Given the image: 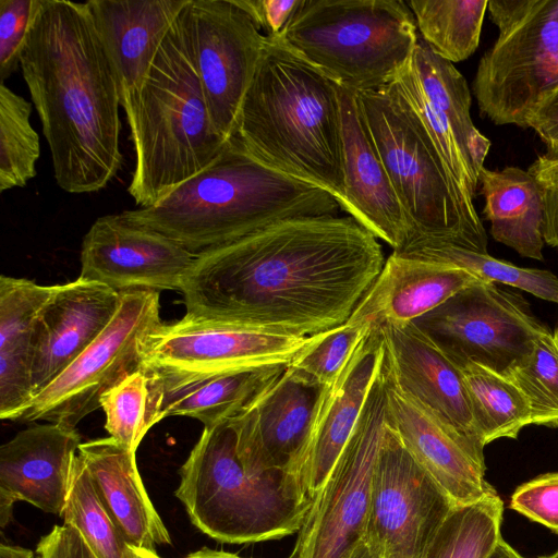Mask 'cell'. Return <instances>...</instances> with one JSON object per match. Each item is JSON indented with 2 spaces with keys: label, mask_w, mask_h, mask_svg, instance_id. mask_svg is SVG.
<instances>
[{
  "label": "cell",
  "mask_w": 558,
  "mask_h": 558,
  "mask_svg": "<svg viewBox=\"0 0 558 558\" xmlns=\"http://www.w3.org/2000/svg\"><path fill=\"white\" fill-rule=\"evenodd\" d=\"M384 372L388 425L453 506L475 504L496 492L485 480L484 450L400 388L385 364Z\"/></svg>",
  "instance_id": "cell-17"
},
{
  "label": "cell",
  "mask_w": 558,
  "mask_h": 558,
  "mask_svg": "<svg viewBox=\"0 0 558 558\" xmlns=\"http://www.w3.org/2000/svg\"><path fill=\"white\" fill-rule=\"evenodd\" d=\"M278 39L355 93L389 85L418 43L414 15L402 0H303Z\"/></svg>",
  "instance_id": "cell-7"
},
{
  "label": "cell",
  "mask_w": 558,
  "mask_h": 558,
  "mask_svg": "<svg viewBox=\"0 0 558 558\" xmlns=\"http://www.w3.org/2000/svg\"><path fill=\"white\" fill-rule=\"evenodd\" d=\"M478 185L493 239L522 257L543 260L545 204L535 177L514 166L501 170L484 167Z\"/></svg>",
  "instance_id": "cell-29"
},
{
  "label": "cell",
  "mask_w": 558,
  "mask_h": 558,
  "mask_svg": "<svg viewBox=\"0 0 558 558\" xmlns=\"http://www.w3.org/2000/svg\"><path fill=\"white\" fill-rule=\"evenodd\" d=\"M38 558H71L69 526L56 525L37 545Z\"/></svg>",
  "instance_id": "cell-46"
},
{
  "label": "cell",
  "mask_w": 558,
  "mask_h": 558,
  "mask_svg": "<svg viewBox=\"0 0 558 558\" xmlns=\"http://www.w3.org/2000/svg\"><path fill=\"white\" fill-rule=\"evenodd\" d=\"M348 558H381V555L376 546L365 537L353 548Z\"/></svg>",
  "instance_id": "cell-48"
},
{
  "label": "cell",
  "mask_w": 558,
  "mask_h": 558,
  "mask_svg": "<svg viewBox=\"0 0 558 558\" xmlns=\"http://www.w3.org/2000/svg\"><path fill=\"white\" fill-rule=\"evenodd\" d=\"M414 323L458 366L473 362L502 376L549 331L521 294L485 281L462 289Z\"/></svg>",
  "instance_id": "cell-12"
},
{
  "label": "cell",
  "mask_w": 558,
  "mask_h": 558,
  "mask_svg": "<svg viewBox=\"0 0 558 558\" xmlns=\"http://www.w3.org/2000/svg\"><path fill=\"white\" fill-rule=\"evenodd\" d=\"M409 66L425 97L448 119L481 173L492 144L473 123L472 97L464 76L420 39Z\"/></svg>",
  "instance_id": "cell-30"
},
{
  "label": "cell",
  "mask_w": 558,
  "mask_h": 558,
  "mask_svg": "<svg viewBox=\"0 0 558 558\" xmlns=\"http://www.w3.org/2000/svg\"><path fill=\"white\" fill-rule=\"evenodd\" d=\"M384 359V339L373 325L336 379L320 389L295 464V474L312 499L348 444Z\"/></svg>",
  "instance_id": "cell-18"
},
{
  "label": "cell",
  "mask_w": 558,
  "mask_h": 558,
  "mask_svg": "<svg viewBox=\"0 0 558 558\" xmlns=\"http://www.w3.org/2000/svg\"><path fill=\"white\" fill-rule=\"evenodd\" d=\"M505 377L526 399L533 425L558 427V348L550 331L541 335L531 353Z\"/></svg>",
  "instance_id": "cell-39"
},
{
  "label": "cell",
  "mask_w": 558,
  "mask_h": 558,
  "mask_svg": "<svg viewBox=\"0 0 558 558\" xmlns=\"http://www.w3.org/2000/svg\"><path fill=\"white\" fill-rule=\"evenodd\" d=\"M61 515L64 524L80 532L97 558H132L131 547L104 507L78 453Z\"/></svg>",
  "instance_id": "cell-38"
},
{
  "label": "cell",
  "mask_w": 558,
  "mask_h": 558,
  "mask_svg": "<svg viewBox=\"0 0 558 558\" xmlns=\"http://www.w3.org/2000/svg\"><path fill=\"white\" fill-rule=\"evenodd\" d=\"M196 254L169 236L130 221L123 213L98 217L81 246L84 280L123 293L179 290Z\"/></svg>",
  "instance_id": "cell-15"
},
{
  "label": "cell",
  "mask_w": 558,
  "mask_h": 558,
  "mask_svg": "<svg viewBox=\"0 0 558 558\" xmlns=\"http://www.w3.org/2000/svg\"><path fill=\"white\" fill-rule=\"evenodd\" d=\"M160 325L159 292L121 293L119 308L102 332L13 422L46 421L76 427L100 408L108 390L145 367V341Z\"/></svg>",
  "instance_id": "cell-10"
},
{
  "label": "cell",
  "mask_w": 558,
  "mask_h": 558,
  "mask_svg": "<svg viewBox=\"0 0 558 558\" xmlns=\"http://www.w3.org/2000/svg\"><path fill=\"white\" fill-rule=\"evenodd\" d=\"M68 526L70 532L71 558H97L80 532L71 525Z\"/></svg>",
  "instance_id": "cell-47"
},
{
  "label": "cell",
  "mask_w": 558,
  "mask_h": 558,
  "mask_svg": "<svg viewBox=\"0 0 558 558\" xmlns=\"http://www.w3.org/2000/svg\"><path fill=\"white\" fill-rule=\"evenodd\" d=\"M180 19L213 124L228 141L268 37L234 0H189Z\"/></svg>",
  "instance_id": "cell-13"
},
{
  "label": "cell",
  "mask_w": 558,
  "mask_h": 558,
  "mask_svg": "<svg viewBox=\"0 0 558 558\" xmlns=\"http://www.w3.org/2000/svg\"><path fill=\"white\" fill-rule=\"evenodd\" d=\"M553 337H554L555 343H556V345L558 348V325H557V327H556V329H555V331L553 333Z\"/></svg>",
  "instance_id": "cell-54"
},
{
  "label": "cell",
  "mask_w": 558,
  "mask_h": 558,
  "mask_svg": "<svg viewBox=\"0 0 558 558\" xmlns=\"http://www.w3.org/2000/svg\"><path fill=\"white\" fill-rule=\"evenodd\" d=\"M340 101L344 208L373 235L395 251L413 235L411 223L364 123L357 94L338 85Z\"/></svg>",
  "instance_id": "cell-22"
},
{
  "label": "cell",
  "mask_w": 558,
  "mask_h": 558,
  "mask_svg": "<svg viewBox=\"0 0 558 558\" xmlns=\"http://www.w3.org/2000/svg\"><path fill=\"white\" fill-rule=\"evenodd\" d=\"M54 286L0 277V417L14 421L33 399L36 317Z\"/></svg>",
  "instance_id": "cell-28"
},
{
  "label": "cell",
  "mask_w": 558,
  "mask_h": 558,
  "mask_svg": "<svg viewBox=\"0 0 558 558\" xmlns=\"http://www.w3.org/2000/svg\"><path fill=\"white\" fill-rule=\"evenodd\" d=\"M543 156L550 160H558V146L548 148Z\"/></svg>",
  "instance_id": "cell-53"
},
{
  "label": "cell",
  "mask_w": 558,
  "mask_h": 558,
  "mask_svg": "<svg viewBox=\"0 0 558 558\" xmlns=\"http://www.w3.org/2000/svg\"><path fill=\"white\" fill-rule=\"evenodd\" d=\"M340 209L331 194L271 168L232 136L215 160L156 204L122 213L198 254L280 220Z\"/></svg>",
  "instance_id": "cell-4"
},
{
  "label": "cell",
  "mask_w": 558,
  "mask_h": 558,
  "mask_svg": "<svg viewBox=\"0 0 558 558\" xmlns=\"http://www.w3.org/2000/svg\"><path fill=\"white\" fill-rule=\"evenodd\" d=\"M175 496L193 525L227 544L295 534L312 498L293 474L241 461L229 421L204 430L179 471Z\"/></svg>",
  "instance_id": "cell-6"
},
{
  "label": "cell",
  "mask_w": 558,
  "mask_h": 558,
  "mask_svg": "<svg viewBox=\"0 0 558 558\" xmlns=\"http://www.w3.org/2000/svg\"><path fill=\"white\" fill-rule=\"evenodd\" d=\"M233 136L271 168L331 194L343 210L338 85L278 38L268 37Z\"/></svg>",
  "instance_id": "cell-3"
},
{
  "label": "cell",
  "mask_w": 558,
  "mask_h": 558,
  "mask_svg": "<svg viewBox=\"0 0 558 558\" xmlns=\"http://www.w3.org/2000/svg\"><path fill=\"white\" fill-rule=\"evenodd\" d=\"M389 85L405 101L430 140L461 196L468 219L475 229L486 232L474 205L480 172L450 122L425 97L409 63Z\"/></svg>",
  "instance_id": "cell-31"
},
{
  "label": "cell",
  "mask_w": 558,
  "mask_h": 558,
  "mask_svg": "<svg viewBox=\"0 0 558 558\" xmlns=\"http://www.w3.org/2000/svg\"><path fill=\"white\" fill-rule=\"evenodd\" d=\"M498 37L480 59L473 93L497 125L527 119L558 86V0H488Z\"/></svg>",
  "instance_id": "cell-9"
},
{
  "label": "cell",
  "mask_w": 558,
  "mask_h": 558,
  "mask_svg": "<svg viewBox=\"0 0 558 558\" xmlns=\"http://www.w3.org/2000/svg\"><path fill=\"white\" fill-rule=\"evenodd\" d=\"M76 427L36 424L0 448V525L11 520L16 501L61 515L81 445Z\"/></svg>",
  "instance_id": "cell-19"
},
{
  "label": "cell",
  "mask_w": 558,
  "mask_h": 558,
  "mask_svg": "<svg viewBox=\"0 0 558 558\" xmlns=\"http://www.w3.org/2000/svg\"><path fill=\"white\" fill-rule=\"evenodd\" d=\"M77 453L130 547L156 553L158 545H171L169 532L142 482L134 451L106 437L82 442Z\"/></svg>",
  "instance_id": "cell-26"
},
{
  "label": "cell",
  "mask_w": 558,
  "mask_h": 558,
  "mask_svg": "<svg viewBox=\"0 0 558 558\" xmlns=\"http://www.w3.org/2000/svg\"><path fill=\"white\" fill-rule=\"evenodd\" d=\"M453 508L386 423L365 536L381 558H421Z\"/></svg>",
  "instance_id": "cell-14"
},
{
  "label": "cell",
  "mask_w": 558,
  "mask_h": 558,
  "mask_svg": "<svg viewBox=\"0 0 558 558\" xmlns=\"http://www.w3.org/2000/svg\"><path fill=\"white\" fill-rule=\"evenodd\" d=\"M509 507L558 534V472L538 475L518 486Z\"/></svg>",
  "instance_id": "cell-42"
},
{
  "label": "cell",
  "mask_w": 558,
  "mask_h": 558,
  "mask_svg": "<svg viewBox=\"0 0 558 558\" xmlns=\"http://www.w3.org/2000/svg\"><path fill=\"white\" fill-rule=\"evenodd\" d=\"M373 325L344 323L308 338L287 364L294 374L320 388L339 375L356 345Z\"/></svg>",
  "instance_id": "cell-40"
},
{
  "label": "cell",
  "mask_w": 558,
  "mask_h": 558,
  "mask_svg": "<svg viewBox=\"0 0 558 558\" xmlns=\"http://www.w3.org/2000/svg\"><path fill=\"white\" fill-rule=\"evenodd\" d=\"M41 0H0V78L20 68V58Z\"/></svg>",
  "instance_id": "cell-41"
},
{
  "label": "cell",
  "mask_w": 558,
  "mask_h": 558,
  "mask_svg": "<svg viewBox=\"0 0 558 558\" xmlns=\"http://www.w3.org/2000/svg\"><path fill=\"white\" fill-rule=\"evenodd\" d=\"M33 104L0 83V192L25 187L36 174L39 135L31 123Z\"/></svg>",
  "instance_id": "cell-37"
},
{
  "label": "cell",
  "mask_w": 558,
  "mask_h": 558,
  "mask_svg": "<svg viewBox=\"0 0 558 558\" xmlns=\"http://www.w3.org/2000/svg\"><path fill=\"white\" fill-rule=\"evenodd\" d=\"M189 0H89L86 3L128 117L158 50Z\"/></svg>",
  "instance_id": "cell-23"
},
{
  "label": "cell",
  "mask_w": 558,
  "mask_h": 558,
  "mask_svg": "<svg viewBox=\"0 0 558 558\" xmlns=\"http://www.w3.org/2000/svg\"><path fill=\"white\" fill-rule=\"evenodd\" d=\"M504 502L496 492L454 507L421 558H486L501 537Z\"/></svg>",
  "instance_id": "cell-36"
},
{
  "label": "cell",
  "mask_w": 558,
  "mask_h": 558,
  "mask_svg": "<svg viewBox=\"0 0 558 558\" xmlns=\"http://www.w3.org/2000/svg\"><path fill=\"white\" fill-rule=\"evenodd\" d=\"M120 301L121 293L80 277L54 286L35 323L33 398L102 332L116 315Z\"/></svg>",
  "instance_id": "cell-20"
},
{
  "label": "cell",
  "mask_w": 558,
  "mask_h": 558,
  "mask_svg": "<svg viewBox=\"0 0 558 558\" xmlns=\"http://www.w3.org/2000/svg\"><path fill=\"white\" fill-rule=\"evenodd\" d=\"M125 118L135 155L128 192L140 207L202 171L229 141L213 124L180 15Z\"/></svg>",
  "instance_id": "cell-5"
},
{
  "label": "cell",
  "mask_w": 558,
  "mask_h": 558,
  "mask_svg": "<svg viewBox=\"0 0 558 558\" xmlns=\"http://www.w3.org/2000/svg\"><path fill=\"white\" fill-rule=\"evenodd\" d=\"M386 402L383 363L348 444L312 499L290 558H348L365 538Z\"/></svg>",
  "instance_id": "cell-11"
},
{
  "label": "cell",
  "mask_w": 558,
  "mask_h": 558,
  "mask_svg": "<svg viewBox=\"0 0 558 558\" xmlns=\"http://www.w3.org/2000/svg\"><path fill=\"white\" fill-rule=\"evenodd\" d=\"M384 264L351 216L290 218L196 254L180 292L187 316L311 337L347 323Z\"/></svg>",
  "instance_id": "cell-1"
},
{
  "label": "cell",
  "mask_w": 558,
  "mask_h": 558,
  "mask_svg": "<svg viewBox=\"0 0 558 558\" xmlns=\"http://www.w3.org/2000/svg\"><path fill=\"white\" fill-rule=\"evenodd\" d=\"M267 37L278 38L286 31L303 0H234Z\"/></svg>",
  "instance_id": "cell-43"
},
{
  "label": "cell",
  "mask_w": 558,
  "mask_h": 558,
  "mask_svg": "<svg viewBox=\"0 0 558 558\" xmlns=\"http://www.w3.org/2000/svg\"><path fill=\"white\" fill-rule=\"evenodd\" d=\"M486 558H524L500 537Z\"/></svg>",
  "instance_id": "cell-49"
},
{
  "label": "cell",
  "mask_w": 558,
  "mask_h": 558,
  "mask_svg": "<svg viewBox=\"0 0 558 558\" xmlns=\"http://www.w3.org/2000/svg\"><path fill=\"white\" fill-rule=\"evenodd\" d=\"M535 179L542 187L545 204L544 241L558 248V179Z\"/></svg>",
  "instance_id": "cell-45"
},
{
  "label": "cell",
  "mask_w": 558,
  "mask_h": 558,
  "mask_svg": "<svg viewBox=\"0 0 558 558\" xmlns=\"http://www.w3.org/2000/svg\"><path fill=\"white\" fill-rule=\"evenodd\" d=\"M538 558H558V549L555 553L550 554V555L541 556Z\"/></svg>",
  "instance_id": "cell-55"
},
{
  "label": "cell",
  "mask_w": 558,
  "mask_h": 558,
  "mask_svg": "<svg viewBox=\"0 0 558 558\" xmlns=\"http://www.w3.org/2000/svg\"><path fill=\"white\" fill-rule=\"evenodd\" d=\"M184 558H244L235 554L222 551V550H215L210 549L208 547H203L194 553H191L190 555L185 556Z\"/></svg>",
  "instance_id": "cell-51"
},
{
  "label": "cell",
  "mask_w": 558,
  "mask_h": 558,
  "mask_svg": "<svg viewBox=\"0 0 558 558\" xmlns=\"http://www.w3.org/2000/svg\"><path fill=\"white\" fill-rule=\"evenodd\" d=\"M20 69L58 186L71 194L105 189L123 165L121 101L86 3L41 0Z\"/></svg>",
  "instance_id": "cell-2"
},
{
  "label": "cell",
  "mask_w": 558,
  "mask_h": 558,
  "mask_svg": "<svg viewBox=\"0 0 558 558\" xmlns=\"http://www.w3.org/2000/svg\"><path fill=\"white\" fill-rule=\"evenodd\" d=\"M459 367L483 447L500 438L517 439L525 426L533 424L529 403L511 380L477 363Z\"/></svg>",
  "instance_id": "cell-33"
},
{
  "label": "cell",
  "mask_w": 558,
  "mask_h": 558,
  "mask_svg": "<svg viewBox=\"0 0 558 558\" xmlns=\"http://www.w3.org/2000/svg\"><path fill=\"white\" fill-rule=\"evenodd\" d=\"M308 338L185 315L170 324L161 323L149 333L144 364L174 372L287 365Z\"/></svg>",
  "instance_id": "cell-16"
},
{
  "label": "cell",
  "mask_w": 558,
  "mask_h": 558,
  "mask_svg": "<svg viewBox=\"0 0 558 558\" xmlns=\"http://www.w3.org/2000/svg\"><path fill=\"white\" fill-rule=\"evenodd\" d=\"M132 558H160L157 553L131 547Z\"/></svg>",
  "instance_id": "cell-52"
},
{
  "label": "cell",
  "mask_w": 558,
  "mask_h": 558,
  "mask_svg": "<svg viewBox=\"0 0 558 558\" xmlns=\"http://www.w3.org/2000/svg\"><path fill=\"white\" fill-rule=\"evenodd\" d=\"M546 148L558 146V86L548 92L527 119Z\"/></svg>",
  "instance_id": "cell-44"
},
{
  "label": "cell",
  "mask_w": 558,
  "mask_h": 558,
  "mask_svg": "<svg viewBox=\"0 0 558 558\" xmlns=\"http://www.w3.org/2000/svg\"><path fill=\"white\" fill-rule=\"evenodd\" d=\"M287 365L209 372L155 369L162 383L161 418L189 416L211 427L244 411ZM150 368V367H149ZM154 369V368H153Z\"/></svg>",
  "instance_id": "cell-27"
},
{
  "label": "cell",
  "mask_w": 558,
  "mask_h": 558,
  "mask_svg": "<svg viewBox=\"0 0 558 558\" xmlns=\"http://www.w3.org/2000/svg\"><path fill=\"white\" fill-rule=\"evenodd\" d=\"M320 389L286 366L244 411L229 420L240 459L296 476V460Z\"/></svg>",
  "instance_id": "cell-24"
},
{
  "label": "cell",
  "mask_w": 558,
  "mask_h": 558,
  "mask_svg": "<svg viewBox=\"0 0 558 558\" xmlns=\"http://www.w3.org/2000/svg\"><path fill=\"white\" fill-rule=\"evenodd\" d=\"M0 558H34V553L20 546L2 544L0 546Z\"/></svg>",
  "instance_id": "cell-50"
},
{
  "label": "cell",
  "mask_w": 558,
  "mask_h": 558,
  "mask_svg": "<svg viewBox=\"0 0 558 558\" xmlns=\"http://www.w3.org/2000/svg\"><path fill=\"white\" fill-rule=\"evenodd\" d=\"M356 94L367 132L411 223V239L440 240L487 254V233L468 219L456 185L405 101L390 85Z\"/></svg>",
  "instance_id": "cell-8"
},
{
  "label": "cell",
  "mask_w": 558,
  "mask_h": 558,
  "mask_svg": "<svg viewBox=\"0 0 558 558\" xmlns=\"http://www.w3.org/2000/svg\"><path fill=\"white\" fill-rule=\"evenodd\" d=\"M477 281L464 269L392 252L348 323L414 322Z\"/></svg>",
  "instance_id": "cell-25"
},
{
  "label": "cell",
  "mask_w": 558,
  "mask_h": 558,
  "mask_svg": "<svg viewBox=\"0 0 558 558\" xmlns=\"http://www.w3.org/2000/svg\"><path fill=\"white\" fill-rule=\"evenodd\" d=\"M422 40L440 58L466 60L478 47L488 0H411Z\"/></svg>",
  "instance_id": "cell-34"
},
{
  "label": "cell",
  "mask_w": 558,
  "mask_h": 558,
  "mask_svg": "<svg viewBox=\"0 0 558 558\" xmlns=\"http://www.w3.org/2000/svg\"><path fill=\"white\" fill-rule=\"evenodd\" d=\"M378 327L392 380L484 450L460 367L414 322Z\"/></svg>",
  "instance_id": "cell-21"
},
{
  "label": "cell",
  "mask_w": 558,
  "mask_h": 558,
  "mask_svg": "<svg viewBox=\"0 0 558 558\" xmlns=\"http://www.w3.org/2000/svg\"><path fill=\"white\" fill-rule=\"evenodd\" d=\"M395 253L466 270L481 281L510 286L558 304V277L549 270L525 268L453 243L413 238Z\"/></svg>",
  "instance_id": "cell-32"
},
{
  "label": "cell",
  "mask_w": 558,
  "mask_h": 558,
  "mask_svg": "<svg viewBox=\"0 0 558 558\" xmlns=\"http://www.w3.org/2000/svg\"><path fill=\"white\" fill-rule=\"evenodd\" d=\"M162 383L147 366L134 372L100 399L109 437L136 451L147 432L161 418Z\"/></svg>",
  "instance_id": "cell-35"
}]
</instances>
